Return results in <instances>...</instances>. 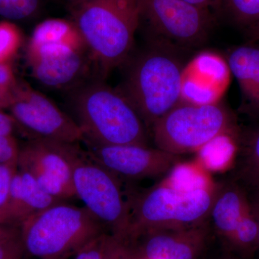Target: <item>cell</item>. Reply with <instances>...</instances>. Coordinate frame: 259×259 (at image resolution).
Masks as SVG:
<instances>
[{
  "mask_svg": "<svg viewBox=\"0 0 259 259\" xmlns=\"http://www.w3.org/2000/svg\"><path fill=\"white\" fill-rule=\"evenodd\" d=\"M70 105L85 144L149 146L146 125L120 91L98 81L83 83L75 89Z\"/></svg>",
  "mask_w": 259,
  "mask_h": 259,
  "instance_id": "1",
  "label": "cell"
},
{
  "mask_svg": "<svg viewBox=\"0 0 259 259\" xmlns=\"http://www.w3.org/2000/svg\"><path fill=\"white\" fill-rule=\"evenodd\" d=\"M219 184L177 187L169 180L139 194L129 196L130 228L127 239L161 228H183L209 221Z\"/></svg>",
  "mask_w": 259,
  "mask_h": 259,
  "instance_id": "2",
  "label": "cell"
},
{
  "mask_svg": "<svg viewBox=\"0 0 259 259\" xmlns=\"http://www.w3.org/2000/svg\"><path fill=\"white\" fill-rule=\"evenodd\" d=\"M71 10L73 23L102 71L127 60L141 23L137 0H94Z\"/></svg>",
  "mask_w": 259,
  "mask_h": 259,
  "instance_id": "3",
  "label": "cell"
},
{
  "mask_svg": "<svg viewBox=\"0 0 259 259\" xmlns=\"http://www.w3.org/2000/svg\"><path fill=\"white\" fill-rule=\"evenodd\" d=\"M19 228L28 255L39 259H69L94 238L108 233L88 208L66 201L30 216Z\"/></svg>",
  "mask_w": 259,
  "mask_h": 259,
  "instance_id": "4",
  "label": "cell"
},
{
  "mask_svg": "<svg viewBox=\"0 0 259 259\" xmlns=\"http://www.w3.org/2000/svg\"><path fill=\"white\" fill-rule=\"evenodd\" d=\"M183 68L176 56L161 48L148 49L133 61L120 92L146 128L180 103Z\"/></svg>",
  "mask_w": 259,
  "mask_h": 259,
  "instance_id": "5",
  "label": "cell"
},
{
  "mask_svg": "<svg viewBox=\"0 0 259 259\" xmlns=\"http://www.w3.org/2000/svg\"><path fill=\"white\" fill-rule=\"evenodd\" d=\"M89 51L72 21L50 19L35 27L28 47L35 79L54 88L79 86L88 70Z\"/></svg>",
  "mask_w": 259,
  "mask_h": 259,
  "instance_id": "6",
  "label": "cell"
},
{
  "mask_svg": "<svg viewBox=\"0 0 259 259\" xmlns=\"http://www.w3.org/2000/svg\"><path fill=\"white\" fill-rule=\"evenodd\" d=\"M78 144L61 143L71 167L76 198L82 201L109 234L127 239L130 207L128 201L124 198L122 182Z\"/></svg>",
  "mask_w": 259,
  "mask_h": 259,
  "instance_id": "7",
  "label": "cell"
},
{
  "mask_svg": "<svg viewBox=\"0 0 259 259\" xmlns=\"http://www.w3.org/2000/svg\"><path fill=\"white\" fill-rule=\"evenodd\" d=\"M156 148L177 156L199 151L221 135L240 137L234 117L222 104L181 102L151 127Z\"/></svg>",
  "mask_w": 259,
  "mask_h": 259,
  "instance_id": "8",
  "label": "cell"
},
{
  "mask_svg": "<svg viewBox=\"0 0 259 259\" xmlns=\"http://www.w3.org/2000/svg\"><path fill=\"white\" fill-rule=\"evenodd\" d=\"M140 17L155 33L183 47H197L214 23L209 9L184 0H137Z\"/></svg>",
  "mask_w": 259,
  "mask_h": 259,
  "instance_id": "9",
  "label": "cell"
},
{
  "mask_svg": "<svg viewBox=\"0 0 259 259\" xmlns=\"http://www.w3.org/2000/svg\"><path fill=\"white\" fill-rule=\"evenodd\" d=\"M10 107L14 120L32 139L71 144L83 141L82 131L71 116L38 92L28 88L16 92Z\"/></svg>",
  "mask_w": 259,
  "mask_h": 259,
  "instance_id": "10",
  "label": "cell"
},
{
  "mask_svg": "<svg viewBox=\"0 0 259 259\" xmlns=\"http://www.w3.org/2000/svg\"><path fill=\"white\" fill-rule=\"evenodd\" d=\"M86 150L95 161L122 182H137L166 175L182 162V156L157 148L138 145L95 146Z\"/></svg>",
  "mask_w": 259,
  "mask_h": 259,
  "instance_id": "11",
  "label": "cell"
},
{
  "mask_svg": "<svg viewBox=\"0 0 259 259\" xmlns=\"http://www.w3.org/2000/svg\"><path fill=\"white\" fill-rule=\"evenodd\" d=\"M61 143L32 139L20 148L18 169L26 172L42 190L62 201L76 198L71 167Z\"/></svg>",
  "mask_w": 259,
  "mask_h": 259,
  "instance_id": "12",
  "label": "cell"
},
{
  "mask_svg": "<svg viewBox=\"0 0 259 259\" xmlns=\"http://www.w3.org/2000/svg\"><path fill=\"white\" fill-rule=\"evenodd\" d=\"M208 222L151 230L130 241L140 259H198L208 238Z\"/></svg>",
  "mask_w": 259,
  "mask_h": 259,
  "instance_id": "13",
  "label": "cell"
},
{
  "mask_svg": "<svg viewBox=\"0 0 259 259\" xmlns=\"http://www.w3.org/2000/svg\"><path fill=\"white\" fill-rule=\"evenodd\" d=\"M228 61L217 53L204 51L185 65L181 102L204 105L219 103L231 83Z\"/></svg>",
  "mask_w": 259,
  "mask_h": 259,
  "instance_id": "14",
  "label": "cell"
},
{
  "mask_svg": "<svg viewBox=\"0 0 259 259\" xmlns=\"http://www.w3.org/2000/svg\"><path fill=\"white\" fill-rule=\"evenodd\" d=\"M60 202L62 200L42 190L29 174L18 169L12 180L9 198L0 221L19 226L30 216Z\"/></svg>",
  "mask_w": 259,
  "mask_h": 259,
  "instance_id": "15",
  "label": "cell"
},
{
  "mask_svg": "<svg viewBox=\"0 0 259 259\" xmlns=\"http://www.w3.org/2000/svg\"><path fill=\"white\" fill-rule=\"evenodd\" d=\"M249 211L244 187L231 179L219 183L209 219L218 236L228 244L238 225Z\"/></svg>",
  "mask_w": 259,
  "mask_h": 259,
  "instance_id": "16",
  "label": "cell"
},
{
  "mask_svg": "<svg viewBox=\"0 0 259 259\" xmlns=\"http://www.w3.org/2000/svg\"><path fill=\"white\" fill-rule=\"evenodd\" d=\"M227 61L239 85L245 110L258 114L259 47H237L230 53Z\"/></svg>",
  "mask_w": 259,
  "mask_h": 259,
  "instance_id": "17",
  "label": "cell"
},
{
  "mask_svg": "<svg viewBox=\"0 0 259 259\" xmlns=\"http://www.w3.org/2000/svg\"><path fill=\"white\" fill-rule=\"evenodd\" d=\"M233 180L246 190L259 191V129L243 141L240 137Z\"/></svg>",
  "mask_w": 259,
  "mask_h": 259,
  "instance_id": "18",
  "label": "cell"
},
{
  "mask_svg": "<svg viewBox=\"0 0 259 259\" xmlns=\"http://www.w3.org/2000/svg\"><path fill=\"white\" fill-rule=\"evenodd\" d=\"M221 8L235 23L245 28L259 20V0H224Z\"/></svg>",
  "mask_w": 259,
  "mask_h": 259,
  "instance_id": "19",
  "label": "cell"
},
{
  "mask_svg": "<svg viewBox=\"0 0 259 259\" xmlns=\"http://www.w3.org/2000/svg\"><path fill=\"white\" fill-rule=\"evenodd\" d=\"M258 225L251 209L245 214L232 237L228 245L235 248L247 249L258 245Z\"/></svg>",
  "mask_w": 259,
  "mask_h": 259,
  "instance_id": "20",
  "label": "cell"
},
{
  "mask_svg": "<svg viewBox=\"0 0 259 259\" xmlns=\"http://www.w3.org/2000/svg\"><path fill=\"white\" fill-rule=\"evenodd\" d=\"M38 0H0V15L12 20H20L32 15Z\"/></svg>",
  "mask_w": 259,
  "mask_h": 259,
  "instance_id": "21",
  "label": "cell"
},
{
  "mask_svg": "<svg viewBox=\"0 0 259 259\" xmlns=\"http://www.w3.org/2000/svg\"><path fill=\"white\" fill-rule=\"evenodd\" d=\"M18 29L9 23L0 24V64H5L20 46Z\"/></svg>",
  "mask_w": 259,
  "mask_h": 259,
  "instance_id": "22",
  "label": "cell"
},
{
  "mask_svg": "<svg viewBox=\"0 0 259 259\" xmlns=\"http://www.w3.org/2000/svg\"><path fill=\"white\" fill-rule=\"evenodd\" d=\"M28 255L19 227L0 239V259H26Z\"/></svg>",
  "mask_w": 259,
  "mask_h": 259,
  "instance_id": "23",
  "label": "cell"
},
{
  "mask_svg": "<svg viewBox=\"0 0 259 259\" xmlns=\"http://www.w3.org/2000/svg\"><path fill=\"white\" fill-rule=\"evenodd\" d=\"M105 259H140L128 239L107 235Z\"/></svg>",
  "mask_w": 259,
  "mask_h": 259,
  "instance_id": "24",
  "label": "cell"
},
{
  "mask_svg": "<svg viewBox=\"0 0 259 259\" xmlns=\"http://www.w3.org/2000/svg\"><path fill=\"white\" fill-rule=\"evenodd\" d=\"M108 233H105L94 238L74 255V259H105V245Z\"/></svg>",
  "mask_w": 259,
  "mask_h": 259,
  "instance_id": "25",
  "label": "cell"
},
{
  "mask_svg": "<svg viewBox=\"0 0 259 259\" xmlns=\"http://www.w3.org/2000/svg\"><path fill=\"white\" fill-rule=\"evenodd\" d=\"M17 171V166L0 164V216L8 203L12 180Z\"/></svg>",
  "mask_w": 259,
  "mask_h": 259,
  "instance_id": "26",
  "label": "cell"
},
{
  "mask_svg": "<svg viewBox=\"0 0 259 259\" xmlns=\"http://www.w3.org/2000/svg\"><path fill=\"white\" fill-rule=\"evenodd\" d=\"M19 148L13 136L0 137V164L18 166Z\"/></svg>",
  "mask_w": 259,
  "mask_h": 259,
  "instance_id": "27",
  "label": "cell"
},
{
  "mask_svg": "<svg viewBox=\"0 0 259 259\" xmlns=\"http://www.w3.org/2000/svg\"><path fill=\"white\" fill-rule=\"evenodd\" d=\"M15 121L13 117L0 112V137L12 136Z\"/></svg>",
  "mask_w": 259,
  "mask_h": 259,
  "instance_id": "28",
  "label": "cell"
},
{
  "mask_svg": "<svg viewBox=\"0 0 259 259\" xmlns=\"http://www.w3.org/2000/svg\"><path fill=\"white\" fill-rule=\"evenodd\" d=\"M184 1L199 8L209 10L211 8H221L224 0H184Z\"/></svg>",
  "mask_w": 259,
  "mask_h": 259,
  "instance_id": "29",
  "label": "cell"
},
{
  "mask_svg": "<svg viewBox=\"0 0 259 259\" xmlns=\"http://www.w3.org/2000/svg\"><path fill=\"white\" fill-rule=\"evenodd\" d=\"M247 28V36L250 44H255L259 41V20Z\"/></svg>",
  "mask_w": 259,
  "mask_h": 259,
  "instance_id": "30",
  "label": "cell"
},
{
  "mask_svg": "<svg viewBox=\"0 0 259 259\" xmlns=\"http://www.w3.org/2000/svg\"><path fill=\"white\" fill-rule=\"evenodd\" d=\"M19 226H10V225L5 224L0 221V239L3 237L8 236L11 232L14 231Z\"/></svg>",
  "mask_w": 259,
  "mask_h": 259,
  "instance_id": "31",
  "label": "cell"
},
{
  "mask_svg": "<svg viewBox=\"0 0 259 259\" xmlns=\"http://www.w3.org/2000/svg\"><path fill=\"white\" fill-rule=\"evenodd\" d=\"M69 3L71 8L79 6V5L84 4V3H90L94 0H66Z\"/></svg>",
  "mask_w": 259,
  "mask_h": 259,
  "instance_id": "32",
  "label": "cell"
}]
</instances>
